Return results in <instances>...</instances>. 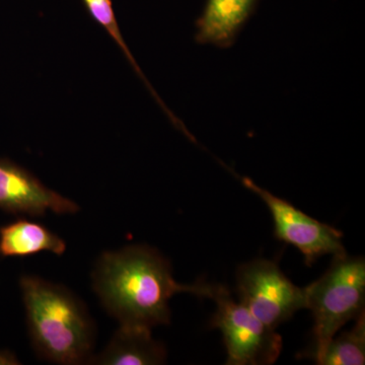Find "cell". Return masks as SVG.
<instances>
[{"instance_id":"1","label":"cell","mask_w":365,"mask_h":365,"mask_svg":"<svg viewBox=\"0 0 365 365\" xmlns=\"http://www.w3.org/2000/svg\"><path fill=\"white\" fill-rule=\"evenodd\" d=\"M96 294L120 325L153 328L170 321V299L180 292L210 299L212 284L178 283L157 250L129 246L101 255L93 272Z\"/></svg>"},{"instance_id":"2","label":"cell","mask_w":365,"mask_h":365,"mask_svg":"<svg viewBox=\"0 0 365 365\" xmlns=\"http://www.w3.org/2000/svg\"><path fill=\"white\" fill-rule=\"evenodd\" d=\"M34 348L52 364H90L96 327L83 302L62 285L38 276L20 281Z\"/></svg>"},{"instance_id":"3","label":"cell","mask_w":365,"mask_h":365,"mask_svg":"<svg viewBox=\"0 0 365 365\" xmlns=\"http://www.w3.org/2000/svg\"><path fill=\"white\" fill-rule=\"evenodd\" d=\"M304 290L314 325L313 346L304 356L314 360L345 324L364 313V259L334 256L327 272Z\"/></svg>"},{"instance_id":"4","label":"cell","mask_w":365,"mask_h":365,"mask_svg":"<svg viewBox=\"0 0 365 365\" xmlns=\"http://www.w3.org/2000/svg\"><path fill=\"white\" fill-rule=\"evenodd\" d=\"M210 299L216 311L210 321L222 333L228 365L273 364L282 350V338L274 329L262 323L241 302H235L230 290L212 284Z\"/></svg>"},{"instance_id":"5","label":"cell","mask_w":365,"mask_h":365,"mask_svg":"<svg viewBox=\"0 0 365 365\" xmlns=\"http://www.w3.org/2000/svg\"><path fill=\"white\" fill-rule=\"evenodd\" d=\"M237 290L240 302L274 330L307 307L304 288L294 284L277 264L266 259L240 266Z\"/></svg>"},{"instance_id":"6","label":"cell","mask_w":365,"mask_h":365,"mask_svg":"<svg viewBox=\"0 0 365 365\" xmlns=\"http://www.w3.org/2000/svg\"><path fill=\"white\" fill-rule=\"evenodd\" d=\"M239 179L247 189L257 194L267 205L275 227L274 235L279 241L299 250L306 265L311 266L326 255L342 256L347 254L340 230L318 222L284 199L261 188L250 178L239 177Z\"/></svg>"},{"instance_id":"7","label":"cell","mask_w":365,"mask_h":365,"mask_svg":"<svg viewBox=\"0 0 365 365\" xmlns=\"http://www.w3.org/2000/svg\"><path fill=\"white\" fill-rule=\"evenodd\" d=\"M0 209L19 215H74L79 206L46 187L35 175L6 158H0Z\"/></svg>"},{"instance_id":"8","label":"cell","mask_w":365,"mask_h":365,"mask_svg":"<svg viewBox=\"0 0 365 365\" xmlns=\"http://www.w3.org/2000/svg\"><path fill=\"white\" fill-rule=\"evenodd\" d=\"M167 350L153 339L151 329L120 325L104 351L91 357L90 364L100 365H158L165 364Z\"/></svg>"},{"instance_id":"9","label":"cell","mask_w":365,"mask_h":365,"mask_svg":"<svg viewBox=\"0 0 365 365\" xmlns=\"http://www.w3.org/2000/svg\"><path fill=\"white\" fill-rule=\"evenodd\" d=\"M256 4L257 0H207L202 16L197 21V42L230 47Z\"/></svg>"},{"instance_id":"10","label":"cell","mask_w":365,"mask_h":365,"mask_svg":"<svg viewBox=\"0 0 365 365\" xmlns=\"http://www.w3.org/2000/svg\"><path fill=\"white\" fill-rule=\"evenodd\" d=\"M66 250V242L40 223L18 220L0 227L1 257H29L41 252L60 256Z\"/></svg>"},{"instance_id":"11","label":"cell","mask_w":365,"mask_h":365,"mask_svg":"<svg viewBox=\"0 0 365 365\" xmlns=\"http://www.w3.org/2000/svg\"><path fill=\"white\" fill-rule=\"evenodd\" d=\"M321 365H361L365 364V312L355 319L351 330L328 343L314 359Z\"/></svg>"},{"instance_id":"12","label":"cell","mask_w":365,"mask_h":365,"mask_svg":"<svg viewBox=\"0 0 365 365\" xmlns=\"http://www.w3.org/2000/svg\"><path fill=\"white\" fill-rule=\"evenodd\" d=\"M83 4H85L86 11L90 14L91 18L97 21L98 25L102 26V28H104L106 32L109 34L110 37H111L112 39L115 41V43L119 46L120 49L122 50L125 56L128 59L129 63H130L132 67H133L136 73L140 76V78L143 79L146 86L150 88L151 95L157 98L158 104L162 106L163 109L165 110V113H167L168 116H169L173 124H174L178 129H180V130H182V129L185 128V126H182L184 124H182V122L180 121V120L178 119V118L175 116V115L173 114L167 107H165L163 101L160 100V97H158L157 91L153 90L150 81H148L145 76H144L143 71H141L140 67L137 64L136 60L134 59L130 49H129L128 46H127L126 42H125L123 35H122L121 31H120L116 16H115L114 9H113L111 0H83Z\"/></svg>"},{"instance_id":"13","label":"cell","mask_w":365,"mask_h":365,"mask_svg":"<svg viewBox=\"0 0 365 365\" xmlns=\"http://www.w3.org/2000/svg\"><path fill=\"white\" fill-rule=\"evenodd\" d=\"M18 359L14 353L6 351V350H0V364H19Z\"/></svg>"}]
</instances>
